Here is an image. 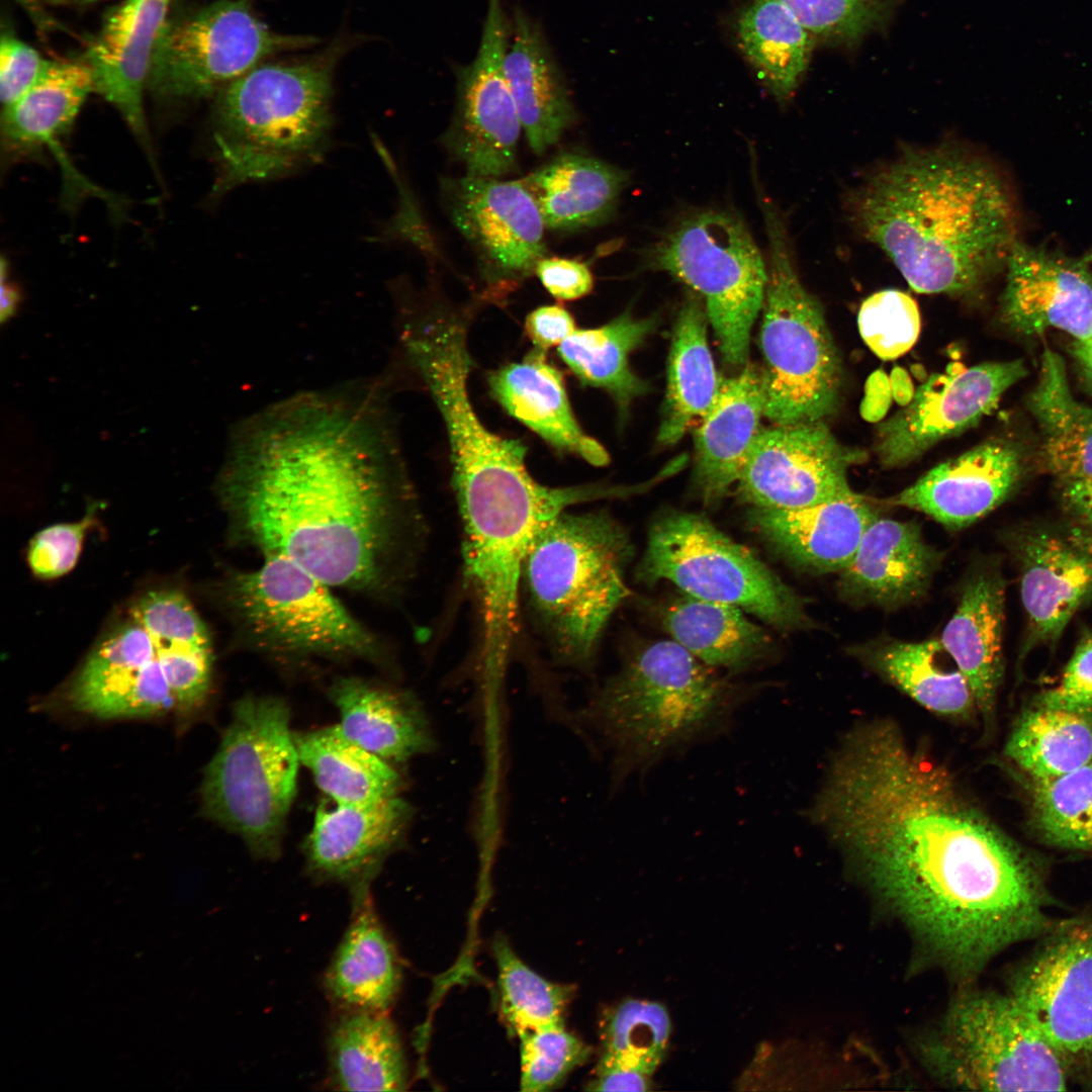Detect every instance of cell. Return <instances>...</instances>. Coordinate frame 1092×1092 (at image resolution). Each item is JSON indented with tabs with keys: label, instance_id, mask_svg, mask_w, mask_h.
I'll return each mask as SVG.
<instances>
[{
	"label": "cell",
	"instance_id": "cell-32",
	"mask_svg": "<svg viewBox=\"0 0 1092 1092\" xmlns=\"http://www.w3.org/2000/svg\"><path fill=\"white\" fill-rule=\"evenodd\" d=\"M546 228L576 231L606 222L628 181L622 169L593 156L558 155L521 179Z\"/></svg>",
	"mask_w": 1092,
	"mask_h": 1092
},
{
	"label": "cell",
	"instance_id": "cell-34",
	"mask_svg": "<svg viewBox=\"0 0 1092 1092\" xmlns=\"http://www.w3.org/2000/svg\"><path fill=\"white\" fill-rule=\"evenodd\" d=\"M332 1084L344 1091H402L407 1068L387 1011L346 1010L329 1040Z\"/></svg>",
	"mask_w": 1092,
	"mask_h": 1092
},
{
	"label": "cell",
	"instance_id": "cell-10",
	"mask_svg": "<svg viewBox=\"0 0 1092 1092\" xmlns=\"http://www.w3.org/2000/svg\"><path fill=\"white\" fill-rule=\"evenodd\" d=\"M636 574L642 582L668 580L689 596L737 607L778 629L807 623L795 592L698 514L672 511L656 518Z\"/></svg>",
	"mask_w": 1092,
	"mask_h": 1092
},
{
	"label": "cell",
	"instance_id": "cell-14",
	"mask_svg": "<svg viewBox=\"0 0 1092 1092\" xmlns=\"http://www.w3.org/2000/svg\"><path fill=\"white\" fill-rule=\"evenodd\" d=\"M1009 993L1064 1062L1092 1083V907L1056 921L1014 972Z\"/></svg>",
	"mask_w": 1092,
	"mask_h": 1092
},
{
	"label": "cell",
	"instance_id": "cell-13",
	"mask_svg": "<svg viewBox=\"0 0 1092 1092\" xmlns=\"http://www.w3.org/2000/svg\"><path fill=\"white\" fill-rule=\"evenodd\" d=\"M315 42L309 36L271 30L253 12L251 0H219L168 16L153 56L147 88L164 99L217 94L266 57Z\"/></svg>",
	"mask_w": 1092,
	"mask_h": 1092
},
{
	"label": "cell",
	"instance_id": "cell-53",
	"mask_svg": "<svg viewBox=\"0 0 1092 1092\" xmlns=\"http://www.w3.org/2000/svg\"><path fill=\"white\" fill-rule=\"evenodd\" d=\"M576 329L571 313L559 304L539 306L525 320L527 337L534 348L544 352L560 346Z\"/></svg>",
	"mask_w": 1092,
	"mask_h": 1092
},
{
	"label": "cell",
	"instance_id": "cell-47",
	"mask_svg": "<svg viewBox=\"0 0 1092 1092\" xmlns=\"http://www.w3.org/2000/svg\"><path fill=\"white\" fill-rule=\"evenodd\" d=\"M857 323L864 343L884 360L905 354L917 341L921 327L916 301L897 289L881 290L863 300Z\"/></svg>",
	"mask_w": 1092,
	"mask_h": 1092
},
{
	"label": "cell",
	"instance_id": "cell-43",
	"mask_svg": "<svg viewBox=\"0 0 1092 1092\" xmlns=\"http://www.w3.org/2000/svg\"><path fill=\"white\" fill-rule=\"evenodd\" d=\"M671 1032L666 1007L656 1001L626 999L603 1021V1052L596 1074L635 1071L651 1076L663 1061Z\"/></svg>",
	"mask_w": 1092,
	"mask_h": 1092
},
{
	"label": "cell",
	"instance_id": "cell-4",
	"mask_svg": "<svg viewBox=\"0 0 1092 1092\" xmlns=\"http://www.w3.org/2000/svg\"><path fill=\"white\" fill-rule=\"evenodd\" d=\"M674 640L633 654L584 717L612 752L615 785L726 731L746 700Z\"/></svg>",
	"mask_w": 1092,
	"mask_h": 1092
},
{
	"label": "cell",
	"instance_id": "cell-5",
	"mask_svg": "<svg viewBox=\"0 0 1092 1092\" xmlns=\"http://www.w3.org/2000/svg\"><path fill=\"white\" fill-rule=\"evenodd\" d=\"M213 111L215 195L322 159L332 131V64L257 66L223 87Z\"/></svg>",
	"mask_w": 1092,
	"mask_h": 1092
},
{
	"label": "cell",
	"instance_id": "cell-2",
	"mask_svg": "<svg viewBox=\"0 0 1092 1092\" xmlns=\"http://www.w3.org/2000/svg\"><path fill=\"white\" fill-rule=\"evenodd\" d=\"M374 398L294 397L240 431L219 483L237 532L330 586L386 582L411 495Z\"/></svg>",
	"mask_w": 1092,
	"mask_h": 1092
},
{
	"label": "cell",
	"instance_id": "cell-15",
	"mask_svg": "<svg viewBox=\"0 0 1092 1092\" xmlns=\"http://www.w3.org/2000/svg\"><path fill=\"white\" fill-rule=\"evenodd\" d=\"M509 27L503 0H487L476 56L455 70L456 106L442 140L467 175L499 178L517 164L523 125L505 74Z\"/></svg>",
	"mask_w": 1092,
	"mask_h": 1092
},
{
	"label": "cell",
	"instance_id": "cell-21",
	"mask_svg": "<svg viewBox=\"0 0 1092 1092\" xmlns=\"http://www.w3.org/2000/svg\"><path fill=\"white\" fill-rule=\"evenodd\" d=\"M174 1L122 0L105 14L82 57L92 71L94 91L119 111L150 156L144 91L156 40Z\"/></svg>",
	"mask_w": 1092,
	"mask_h": 1092
},
{
	"label": "cell",
	"instance_id": "cell-9",
	"mask_svg": "<svg viewBox=\"0 0 1092 1092\" xmlns=\"http://www.w3.org/2000/svg\"><path fill=\"white\" fill-rule=\"evenodd\" d=\"M931 1070L948 1084L987 1091H1063L1070 1075L1059 1054L1010 994L957 1001L925 1043Z\"/></svg>",
	"mask_w": 1092,
	"mask_h": 1092
},
{
	"label": "cell",
	"instance_id": "cell-61",
	"mask_svg": "<svg viewBox=\"0 0 1092 1092\" xmlns=\"http://www.w3.org/2000/svg\"><path fill=\"white\" fill-rule=\"evenodd\" d=\"M96 1H99V0H44V2L47 4L54 5V6L82 5V4L93 3V2H96Z\"/></svg>",
	"mask_w": 1092,
	"mask_h": 1092
},
{
	"label": "cell",
	"instance_id": "cell-44",
	"mask_svg": "<svg viewBox=\"0 0 1092 1092\" xmlns=\"http://www.w3.org/2000/svg\"><path fill=\"white\" fill-rule=\"evenodd\" d=\"M1031 809L1036 829L1050 843L1092 851V762L1032 780Z\"/></svg>",
	"mask_w": 1092,
	"mask_h": 1092
},
{
	"label": "cell",
	"instance_id": "cell-45",
	"mask_svg": "<svg viewBox=\"0 0 1092 1092\" xmlns=\"http://www.w3.org/2000/svg\"><path fill=\"white\" fill-rule=\"evenodd\" d=\"M500 1011L510 1029L521 1032L564 1022L573 987L550 982L515 953L505 938L493 944Z\"/></svg>",
	"mask_w": 1092,
	"mask_h": 1092
},
{
	"label": "cell",
	"instance_id": "cell-11",
	"mask_svg": "<svg viewBox=\"0 0 1092 1092\" xmlns=\"http://www.w3.org/2000/svg\"><path fill=\"white\" fill-rule=\"evenodd\" d=\"M646 259L704 298L723 359L732 366L746 364L767 269L743 221L724 210L694 213L665 234Z\"/></svg>",
	"mask_w": 1092,
	"mask_h": 1092
},
{
	"label": "cell",
	"instance_id": "cell-38",
	"mask_svg": "<svg viewBox=\"0 0 1092 1092\" xmlns=\"http://www.w3.org/2000/svg\"><path fill=\"white\" fill-rule=\"evenodd\" d=\"M300 762L335 803L367 805L397 796L401 779L389 762L350 740L338 726L293 734Z\"/></svg>",
	"mask_w": 1092,
	"mask_h": 1092
},
{
	"label": "cell",
	"instance_id": "cell-59",
	"mask_svg": "<svg viewBox=\"0 0 1092 1092\" xmlns=\"http://www.w3.org/2000/svg\"><path fill=\"white\" fill-rule=\"evenodd\" d=\"M1071 354L1085 386L1092 393V338L1085 342H1073Z\"/></svg>",
	"mask_w": 1092,
	"mask_h": 1092
},
{
	"label": "cell",
	"instance_id": "cell-46",
	"mask_svg": "<svg viewBox=\"0 0 1092 1092\" xmlns=\"http://www.w3.org/2000/svg\"><path fill=\"white\" fill-rule=\"evenodd\" d=\"M521 1052V1090L547 1091L557 1087L583 1065L592 1048L569 1032L564 1022L518 1034Z\"/></svg>",
	"mask_w": 1092,
	"mask_h": 1092
},
{
	"label": "cell",
	"instance_id": "cell-16",
	"mask_svg": "<svg viewBox=\"0 0 1092 1092\" xmlns=\"http://www.w3.org/2000/svg\"><path fill=\"white\" fill-rule=\"evenodd\" d=\"M442 201L493 287L517 284L546 256L539 207L522 180L467 175L444 178Z\"/></svg>",
	"mask_w": 1092,
	"mask_h": 1092
},
{
	"label": "cell",
	"instance_id": "cell-57",
	"mask_svg": "<svg viewBox=\"0 0 1092 1092\" xmlns=\"http://www.w3.org/2000/svg\"><path fill=\"white\" fill-rule=\"evenodd\" d=\"M12 1L25 12L41 37L57 30H64V26L47 11L44 0Z\"/></svg>",
	"mask_w": 1092,
	"mask_h": 1092
},
{
	"label": "cell",
	"instance_id": "cell-42",
	"mask_svg": "<svg viewBox=\"0 0 1092 1092\" xmlns=\"http://www.w3.org/2000/svg\"><path fill=\"white\" fill-rule=\"evenodd\" d=\"M876 664L930 712L965 719L977 708L967 679L940 640L891 643L877 653Z\"/></svg>",
	"mask_w": 1092,
	"mask_h": 1092
},
{
	"label": "cell",
	"instance_id": "cell-58",
	"mask_svg": "<svg viewBox=\"0 0 1092 1092\" xmlns=\"http://www.w3.org/2000/svg\"><path fill=\"white\" fill-rule=\"evenodd\" d=\"M8 268L4 258L1 260V303L0 318L4 324L12 317L21 300V295L16 285L8 279Z\"/></svg>",
	"mask_w": 1092,
	"mask_h": 1092
},
{
	"label": "cell",
	"instance_id": "cell-33",
	"mask_svg": "<svg viewBox=\"0 0 1092 1092\" xmlns=\"http://www.w3.org/2000/svg\"><path fill=\"white\" fill-rule=\"evenodd\" d=\"M1027 408L1039 433L1038 464L1059 482L1092 478V407L1073 394L1063 358L1045 349Z\"/></svg>",
	"mask_w": 1092,
	"mask_h": 1092
},
{
	"label": "cell",
	"instance_id": "cell-1",
	"mask_svg": "<svg viewBox=\"0 0 1092 1092\" xmlns=\"http://www.w3.org/2000/svg\"><path fill=\"white\" fill-rule=\"evenodd\" d=\"M809 816L949 965L988 961L1041 918L1038 867L891 720L842 738Z\"/></svg>",
	"mask_w": 1092,
	"mask_h": 1092
},
{
	"label": "cell",
	"instance_id": "cell-29",
	"mask_svg": "<svg viewBox=\"0 0 1092 1092\" xmlns=\"http://www.w3.org/2000/svg\"><path fill=\"white\" fill-rule=\"evenodd\" d=\"M353 911L325 976L332 999L346 1010L387 1011L400 987L395 949L378 919L369 884L353 887Z\"/></svg>",
	"mask_w": 1092,
	"mask_h": 1092
},
{
	"label": "cell",
	"instance_id": "cell-40",
	"mask_svg": "<svg viewBox=\"0 0 1092 1092\" xmlns=\"http://www.w3.org/2000/svg\"><path fill=\"white\" fill-rule=\"evenodd\" d=\"M656 325L655 317L635 318L624 312L599 328L576 329L557 352L583 385L605 389L624 412L646 390L631 370L629 356Z\"/></svg>",
	"mask_w": 1092,
	"mask_h": 1092
},
{
	"label": "cell",
	"instance_id": "cell-17",
	"mask_svg": "<svg viewBox=\"0 0 1092 1092\" xmlns=\"http://www.w3.org/2000/svg\"><path fill=\"white\" fill-rule=\"evenodd\" d=\"M860 453L842 446L822 421L760 429L738 479L752 508L796 510L853 493L847 469Z\"/></svg>",
	"mask_w": 1092,
	"mask_h": 1092
},
{
	"label": "cell",
	"instance_id": "cell-12",
	"mask_svg": "<svg viewBox=\"0 0 1092 1092\" xmlns=\"http://www.w3.org/2000/svg\"><path fill=\"white\" fill-rule=\"evenodd\" d=\"M330 587L295 562L268 555L258 569L230 578L226 599L243 628L268 649L299 655L379 656L376 639Z\"/></svg>",
	"mask_w": 1092,
	"mask_h": 1092
},
{
	"label": "cell",
	"instance_id": "cell-52",
	"mask_svg": "<svg viewBox=\"0 0 1092 1092\" xmlns=\"http://www.w3.org/2000/svg\"><path fill=\"white\" fill-rule=\"evenodd\" d=\"M535 274L544 288L558 300H575L587 295L594 287L588 265L576 259L543 257Z\"/></svg>",
	"mask_w": 1092,
	"mask_h": 1092
},
{
	"label": "cell",
	"instance_id": "cell-51",
	"mask_svg": "<svg viewBox=\"0 0 1092 1092\" xmlns=\"http://www.w3.org/2000/svg\"><path fill=\"white\" fill-rule=\"evenodd\" d=\"M1053 708H1092V632L1085 631L1066 666L1060 684L1038 699Z\"/></svg>",
	"mask_w": 1092,
	"mask_h": 1092
},
{
	"label": "cell",
	"instance_id": "cell-55",
	"mask_svg": "<svg viewBox=\"0 0 1092 1092\" xmlns=\"http://www.w3.org/2000/svg\"><path fill=\"white\" fill-rule=\"evenodd\" d=\"M892 397L890 378L883 371L874 372L867 381L864 397L860 405L863 419L870 422L882 419L888 411Z\"/></svg>",
	"mask_w": 1092,
	"mask_h": 1092
},
{
	"label": "cell",
	"instance_id": "cell-19",
	"mask_svg": "<svg viewBox=\"0 0 1092 1092\" xmlns=\"http://www.w3.org/2000/svg\"><path fill=\"white\" fill-rule=\"evenodd\" d=\"M1027 617L1023 653L1054 646L1072 617L1092 603V529L1073 522L1032 526L1012 539Z\"/></svg>",
	"mask_w": 1092,
	"mask_h": 1092
},
{
	"label": "cell",
	"instance_id": "cell-31",
	"mask_svg": "<svg viewBox=\"0 0 1092 1092\" xmlns=\"http://www.w3.org/2000/svg\"><path fill=\"white\" fill-rule=\"evenodd\" d=\"M1004 595L999 572L988 569L975 574L939 639L985 718L992 713L1003 673Z\"/></svg>",
	"mask_w": 1092,
	"mask_h": 1092
},
{
	"label": "cell",
	"instance_id": "cell-30",
	"mask_svg": "<svg viewBox=\"0 0 1092 1092\" xmlns=\"http://www.w3.org/2000/svg\"><path fill=\"white\" fill-rule=\"evenodd\" d=\"M330 696L345 736L387 762H402L435 747L426 713L405 692L348 677L337 680Z\"/></svg>",
	"mask_w": 1092,
	"mask_h": 1092
},
{
	"label": "cell",
	"instance_id": "cell-27",
	"mask_svg": "<svg viewBox=\"0 0 1092 1092\" xmlns=\"http://www.w3.org/2000/svg\"><path fill=\"white\" fill-rule=\"evenodd\" d=\"M763 410L761 377L753 366L722 380L695 436L696 481L706 503L720 499L738 482Z\"/></svg>",
	"mask_w": 1092,
	"mask_h": 1092
},
{
	"label": "cell",
	"instance_id": "cell-60",
	"mask_svg": "<svg viewBox=\"0 0 1092 1092\" xmlns=\"http://www.w3.org/2000/svg\"><path fill=\"white\" fill-rule=\"evenodd\" d=\"M892 395L902 405H907L913 395L914 389L908 374L904 369L895 367L890 377Z\"/></svg>",
	"mask_w": 1092,
	"mask_h": 1092
},
{
	"label": "cell",
	"instance_id": "cell-35",
	"mask_svg": "<svg viewBox=\"0 0 1092 1092\" xmlns=\"http://www.w3.org/2000/svg\"><path fill=\"white\" fill-rule=\"evenodd\" d=\"M706 310L694 297L682 304L671 339L667 388L657 440L673 445L697 418L715 401L722 380L718 377L707 339Z\"/></svg>",
	"mask_w": 1092,
	"mask_h": 1092
},
{
	"label": "cell",
	"instance_id": "cell-49",
	"mask_svg": "<svg viewBox=\"0 0 1092 1092\" xmlns=\"http://www.w3.org/2000/svg\"><path fill=\"white\" fill-rule=\"evenodd\" d=\"M95 511L91 508L78 522L49 526L33 536L27 550V562L35 576L53 579L73 569L86 533L94 523Z\"/></svg>",
	"mask_w": 1092,
	"mask_h": 1092
},
{
	"label": "cell",
	"instance_id": "cell-41",
	"mask_svg": "<svg viewBox=\"0 0 1092 1092\" xmlns=\"http://www.w3.org/2000/svg\"><path fill=\"white\" fill-rule=\"evenodd\" d=\"M1005 754L1031 780L1048 779L1092 762V708L1036 704L1016 722Z\"/></svg>",
	"mask_w": 1092,
	"mask_h": 1092
},
{
	"label": "cell",
	"instance_id": "cell-26",
	"mask_svg": "<svg viewBox=\"0 0 1092 1092\" xmlns=\"http://www.w3.org/2000/svg\"><path fill=\"white\" fill-rule=\"evenodd\" d=\"M939 556L913 522L875 519L847 566L840 589L849 599L897 606L920 597Z\"/></svg>",
	"mask_w": 1092,
	"mask_h": 1092
},
{
	"label": "cell",
	"instance_id": "cell-24",
	"mask_svg": "<svg viewBox=\"0 0 1092 1092\" xmlns=\"http://www.w3.org/2000/svg\"><path fill=\"white\" fill-rule=\"evenodd\" d=\"M878 518L859 494L796 510L752 508L750 526L792 562L819 572H840Z\"/></svg>",
	"mask_w": 1092,
	"mask_h": 1092
},
{
	"label": "cell",
	"instance_id": "cell-36",
	"mask_svg": "<svg viewBox=\"0 0 1092 1092\" xmlns=\"http://www.w3.org/2000/svg\"><path fill=\"white\" fill-rule=\"evenodd\" d=\"M92 91V71L83 59L53 60L41 80L3 107L1 131L5 146L9 151L26 153L56 145L71 128Z\"/></svg>",
	"mask_w": 1092,
	"mask_h": 1092
},
{
	"label": "cell",
	"instance_id": "cell-6",
	"mask_svg": "<svg viewBox=\"0 0 1092 1092\" xmlns=\"http://www.w3.org/2000/svg\"><path fill=\"white\" fill-rule=\"evenodd\" d=\"M632 548L603 513L564 512L538 535L522 582L538 620L563 657L589 658L607 622L630 595L624 572Z\"/></svg>",
	"mask_w": 1092,
	"mask_h": 1092
},
{
	"label": "cell",
	"instance_id": "cell-54",
	"mask_svg": "<svg viewBox=\"0 0 1092 1092\" xmlns=\"http://www.w3.org/2000/svg\"><path fill=\"white\" fill-rule=\"evenodd\" d=\"M1064 510L1074 520L1092 529V478L1059 482Z\"/></svg>",
	"mask_w": 1092,
	"mask_h": 1092
},
{
	"label": "cell",
	"instance_id": "cell-28",
	"mask_svg": "<svg viewBox=\"0 0 1092 1092\" xmlns=\"http://www.w3.org/2000/svg\"><path fill=\"white\" fill-rule=\"evenodd\" d=\"M512 31L505 74L528 144L541 155L559 141L576 112L539 25L517 9Z\"/></svg>",
	"mask_w": 1092,
	"mask_h": 1092
},
{
	"label": "cell",
	"instance_id": "cell-25",
	"mask_svg": "<svg viewBox=\"0 0 1092 1092\" xmlns=\"http://www.w3.org/2000/svg\"><path fill=\"white\" fill-rule=\"evenodd\" d=\"M487 380L495 400L555 450L595 466L609 463L607 450L580 428L563 375L544 351L535 348L521 362L492 371Z\"/></svg>",
	"mask_w": 1092,
	"mask_h": 1092
},
{
	"label": "cell",
	"instance_id": "cell-3",
	"mask_svg": "<svg viewBox=\"0 0 1092 1092\" xmlns=\"http://www.w3.org/2000/svg\"><path fill=\"white\" fill-rule=\"evenodd\" d=\"M845 202L858 234L920 293L978 290L1005 266L1017 240L1002 176L954 144L906 148L871 171Z\"/></svg>",
	"mask_w": 1092,
	"mask_h": 1092
},
{
	"label": "cell",
	"instance_id": "cell-20",
	"mask_svg": "<svg viewBox=\"0 0 1092 1092\" xmlns=\"http://www.w3.org/2000/svg\"><path fill=\"white\" fill-rule=\"evenodd\" d=\"M1004 267L1000 315L1012 331L1036 336L1054 329L1073 342L1092 338V252L1069 257L1016 240Z\"/></svg>",
	"mask_w": 1092,
	"mask_h": 1092
},
{
	"label": "cell",
	"instance_id": "cell-7",
	"mask_svg": "<svg viewBox=\"0 0 1092 1092\" xmlns=\"http://www.w3.org/2000/svg\"><path fill=\"white\" fill-rule=\"evenodd\" d=\"M755 188L769 258L760 331L763 416L775 425L823 421L840 394L839 355L818 300L799 278L785 217Z\"/></svg>",
	"mask_w": 1092,
	"mask_h": 1092
},
{
	"label": "cell",
	"instance_id": "cell-8",
	"mask_svg": "<svg viewBox=\"0 0 1092 1092\" xmlns=\"http://www.w3.org/2000/svg\"><path fill=\"white\" fill-rule=\"evenodd\" d=\"M299 762L287 704L266 696L241 699L205 768L204 814L239 834L256 856L274 859L281 851Z\"/></svg>",
	"mask_w": 1092,
	"mask_h": 1092
},
{
	"label": "cell",
	"instance_id": "cell-18",
	"mask_svg": "<svg viewBox=\"0 0 1092 1092\" xmlns=\"http://www.w3.org/2000/svg\"><path fill=\"white\" fill-rule=\"evenodd\" d=\"M1027 373L1021 360L972 367L951 364L932 374L911 401L879 426L876 451L888 467L906 464L930 447L975 426Z\"/></svg>",
	"mask_w": 1092,
	"mask_h": 1092
},
{
	"label": "cell",
	"instance_id": "cell-48",
	"mask_svg": "<svg viewBox=\"0 0 1092 1092\" xmlns=\"http://www.w3.org/2000/svg\"><path fill=\"white\" fill-rule=\"evenodd\" d=\"M814 39L851 43L873 31L890 0H780Z\"/></svg>",
	"mask_w": 1092,
	"mask_h": 1092
},
{
	"label": "cell",
	"instance_id": "cell-22",
	"mask_svg": "<svg viewBox=\"0 0 1092 1092\" xmlns=\"http://www.w3.org/2000/svg\"><path fill=\"white\" fill-rule=\"evenodd\" d=\"M1024 469L1019 446L1005 439L985 442L925 473L894 500L937 522L962 528L1004 502Z\"/></svg>",
	"mask_w": 1092,
	"mask_h": 1092
},
{
	"label": "cell",
	"instance_id": "cell-37",
	"mask_svg": "<svg viewBox=\"0 0 1092 1092\" xmlns=\"http://www.w3.org/2000/svg\"><path fill=\"white\" fill-rule=\"evenodd\" d=\"M662 623L675 642L713 668L738 671L768 650L766 632L728 604L687 595L667 608Z\"/></svg>",
	"mask_w": 1092,
	"mask_h": 1092
},
{
	"label": "cell",
	"instance_id": "cell-56",
	"mask_svg": "<svg viewBox=\"0 0 1092 1092\" xmlns=\"http://www.w3.org/2000/svg\"><path fill=\"white\" fill-rule=\"evenodd\" d=\"M652 1089L653 1083L650 1076L635 1071H613L595 1074V1077L586 1086V1090L590 1091L644 1092Z\"/></svg>",
	"mask_w": 1092,
	"mask_h": 1092
},
{
	"label": "cell",
	"instance_id": "cell-39",
	"mask_svg": "<svg viewBox=\"0 0 1092 1092\" xmlns=\"http://www.w3.org/2000/svg\"><path fill=\"white\" fill-rule=\"evenodd\" d=\"M737 38L744 57L780 101L791 98L810 63L814 37L780 0H753L741 12Z\"/></svg>",
	"mask_w": 1092,
	"mask_h": 1092
},
{
	"label": "cell",
	"instance_id": "cell-23",
	"mask_svg": "<svg viewBox=\"0 0 1092 1092\" xmlns=\"http://www.w3.org/2000/svg\"><path fill=\"white\" fill-rule=\"evenodd\" d=\"M412 817V807L397 796L367 805L322 804L304 842L309 871L353 887L370 884Z\"/></svg>",
	"mask_w": 1092,
	"mask_h": 1092
},
{
	"label": "cell",
	"instance_id": "cell-50",
	"mask_svg": "<svg viewBox=\"0 0 1092 1092\" xmlns=\"http://www.w3.org/2000/svg\"><path fill=\"white\" fill-rule=\"evenodd\" d=\"M53 60L43 58L20 39L7 24L0 34V99L5 107L32 88L50 70Z\"/></svg>",
	"mask_w": 1092,
	"mask_h": 1092
}]
</instances>
